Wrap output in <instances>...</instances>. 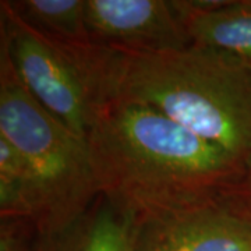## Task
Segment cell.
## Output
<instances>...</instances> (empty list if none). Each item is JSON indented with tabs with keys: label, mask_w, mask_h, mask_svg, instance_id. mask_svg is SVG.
<instances>
[{
	"label": "cell",
	"mask_w": 251,
	"mask_h": 251,
	"mask_svg": "<svg viewBox=\"0 0 251 251\" xmlns=\"http://www.w3.org/2000/svg\"><path fill=\"white\" fill-rule=\"evenodd\" d=\"M99 194L141 219L222 198L246 168L163 113L113 100L87 138Z\"/></svg>",
	"instance_id": "obj_1"
},
{
	"label": "cell",
	"mask_w": 251,
	"mask_h": 251,
	"mask_svg": "<svg viewBox=\"0 0 251 251\" xmlns=\"http://www.w3.org/2000/svg\"><path fill=\"white\" fill-rule=\"evenodd\" d=\"M110 102L150 106L239 163L251 165V63L209 46L159 54L113 52Z\"/></svg>",
	"instance_id": "obj_2"
},
{
	"label": "cell",
	"mask_w": 251,
	"mask_h": 251,
	"mask_svg": "<svg viewBox=\"0 0 251 251\" xmlns=\"http://www.w3.org/2000/svg\"><path fill=\"white\" fill-rule=\"evenodd\" d=\"M0 135L24 158L35 179V233L60 230L99 197L88 141L32 97L1 48Z\"/></svg>",
	"instance_id": "obj_3"
},
{
	"label": "cell",
	"mask_w": 251,
	"mask_h": 251,
	"mask_svg": "<svg viewBox=\"0 0 251 251\" xmlns=\"http://www.w3.org/2000/svg\"><path fill=\"white\" fill-rule=\"evenodd\" d=\"M0 48L20 80L53 116L88 138L99 113L110 102L109 73L113 50L92 44L72 46L35 31L0 3Z\"/></svg>",
	"instance_id": "obj_4"
},
{
	"label": "cell",
	"mask_w": 251,
	"mask_h": 251,
	"mask_svg": "<svg viewBox=\"0 0 251 251\" xmlns=\"http://www.w3.org/2000/svg\"><path fill=\"white\" fill-rule=\"evenodd\" d=\"M134 251H251V212L232 198L138 219Z\"/></svg>",
	"instance_id": "obj_5"
},
{
	"label": "cell",
	"mask_w": 251,
	"mask_h": 251,
	"mask_svg": "<svg viewBox=\"0 0 251 251\" xmlns=\"http://www.w3.org/2000/svg\"><path fill=\"white\" fill-rule=\"evenodd\" d=\"M94 44L127 54L186 49L191 36L172 0H87Z\"/></svg>",
	"instance_id": "obj_6"
},
{
	"label": "cell",
	"mask_w": 251,
	"mask_h": 251,
	"mask_svg": "<svg viewBox=\"0 0 251 251\" xmlns=\"http://www.w3.org/2000/svg\"><path fill=\"white\" fill-rule=\"evenodd\" d=\"M138 219L99 194L72 224L52 233L38 234L27 251H134Z\"/></svg>",
	"instance_id": "obj_7"
},
{
	"label": "cell",
	"mask_w": 251,
	"mask_h": 251,
	"mask_svg": "<svg viewBox=\"0 0 251 251\" xmlns=\"http://www.w3.org/2000/svg\"><path fill=\"white\" fill-rule=\"evenodd\" d=\"M194 45L209 46L251 63V0H222L198 9L190 0H172Z\"/></svg>",
	"instance_id": "obj_8"
},
{
	"label": "cell",
	"mask_w": 251,
	"mask_h": 251,
	"mask_svg": "<svg viewBox=\"0 0 251 251\" xmlns=\"http://www.w3.org/2000/svg\"><path fill=\"white\" fill-rule=\"evenodd\" d=\"M10 7L35 31L72 46L92 45L87 25V0H21Z\"/></svg>",
	"instance_id": "obj_9"
},
{
	"label": "cell",
	"mask_w": 251,
	"mask_h": 251,
	"mask_svg": "<svg viewBox=\"0 0 251 251\" xmlns=\"http://www.w3.org/2000/svg\"><path fill=\"white\" fill-rule=\"evenodd\" d=\"M38 212L39 197L28 163L0 135V216L29 221L35 226Z\"/></svg>",
	"instance_id": "obj_10"
},
{
	"label": "cell",
	"mask_w": 251,
	"mask_h": 251,
	"mask_svg": "<svg viewBox=\"0 0 251 251\" xmlns=\"http://www.w3.org/2000/svg\"><path fill=\"white\" fill-rule=\"evenodd\" d=\"M225 196L232 198L237 204H240L251 212V165L243 175L242 180Z\"/></svg>",
	"instance_id": "obj_11"
}]
</instances>
